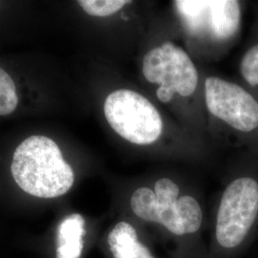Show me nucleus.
I'll return each mask as SVG.
<instances>
[{
    "label": "nucleus",
    "instance_id": "obj_1",
    "mask_svg": "<svg viewBox=\"0 0 258 258\" xmlns=\"http://www.w3.org/2000/svg\"><path fill=\"white\" fill-rule=\"evenodd\" d=\"M11 172L23 191L39 198L61 196L74 184V171L57 145L41 135L29 137L17 148Z\"/></svg>",
    "mask_w": 258,
    "mask_h": 258
},
{
    "label": "nucleus",
    "instance_id": "obj_2",
    "mask_svg": "<svg viewBox=\"0 0 258 258\" xmlns=\"http://www.w3.org/2000/svg\"><path fill=\"white\" fill-rule=\"evenodd\" d=\"M178 185L167 178L158 180L154 191L140 187L131 196L130 205L139 218L162 224L176 235L196 232L200 229L203 213L194 197L178 198Z\"/></svg>",
    "mask_w": 258,
    "mask_h": 258
},
{
    "label": "nucleus",
    "instance_id": "obj_3",
    "mask_svg": "<svg viewBox=\"0 0 258 258\" xmlns=\"http://www.w3.org/2000/svg\"><path fill=\"white\" fill-rule=\"evenodd\" d=\"M258 219V182L240 177L224 191L217 214L216 239L224 249L241 247Z\"/></svg>",
    "mask_w": 258,
    "mask_h": 258
},
{
    "label": "nucleus",
    "instance_id": "obj_4",
    "mask_svg": "<svg viewBox=\"0 0 258 258\" xmlns=\"http://www.w3.org/2000/svg\"><path fill=\"white\" fill-rule=\"evenodd\" d=\"M104 115L113 130L132 144L150 145L163 131V120L153 104L128 89L111 93L104 102Z\"/></svg>",
    "mask_w": 258,
    "mask_h": 258
},
{
    "label": "nucleus",
    "instance_id": "obj_5",
    "mask_svg": "<svg viewBox=\"0 0 258 258\" xmlns=\"http://www.w3.org/2000/svg\"><path fill=\"white\" fill-rule=\"evenodd\" d=\"M143 73L149 83H158L157 97L169 102L175 93L183 97L194 94L198 73L190 57L182 48L166 42L149 51L143 61Z\"/></svg>",
    "mask_w": 258,
    "mask_h": 258
},
{
    "label": "nucleus",
    "instance_id": "obj_6",
    "mask_svg": "<svg viewBox=\"0 0 258 258\" xmlns=\"http://www.w3.org/2000/svg\"><path fill=\"white\" fill-rule=\"evenodd\" d=\"M174 3L184 26L194 35L225 40L232 37L239 27L237 1L184 0Z\"/></svg>",
    "mask_w": 258,
    "mask_h": 258
},
{
    "label": "nucleus",
    "instance_id": "obj_7",
    "mask_svg": "<svg viewBox=\"0 0 258 258\" xmlns=\"http://www.w3.org/2000/svg\"><path fill=\"white\" fill-rule=\"evenodd\" d=\"M206 102L212 115L232 128L250 132L258 127V102L239 85L209 78L205 83Z\"/></svg>",
    "mask_w": 258,
    "mask_h": 258
},
{
    "label": "nucleus",
    "instance_id": "obj_8",
    "mask_svg": "<svg viewBox=\"0 0 258 258\" xmlns=\"http://www.w3.org/2000/svg\"><path fill=\"white\" fill-rule=\"evenodd\" d=\"M85 235V220L73 213L61 221L57 229L55 258H81Z\"/></svg>",
    "mask_w": 258,
    "mask_h": 258
},
{
    "label": "nucleus",
    "instance_id": "obj_9",
    "mask_svg": "<svg viewBox=\"0 0 258 258\" xmlns=\"http://www.w3.org/2000/svg\"><path fill=\"white\" fill-rule=\"evenodd\" d=\"M107 243L113 258H155L139 241L135 228L127 222H120L112 229Z\"/></svg>",
    "mask_w": 258,
    "mask_h": 258
},
{
    "label": "nucleus",
    "instance_id": "obj_10",
    "mask_svg": "<svg viewBox=\"0 0 258 258\" xmlns=\"http://www.w3.org/2000/svg\"><path fill=\"white\" fill-rule=\"evenodd\" d=\"M19 103L17 87L10 75L0 67V116L16 110Z\"/></svg>",
    "mask_w": 258,
    "mask_h": 258
},
{
    "label": "nucleus",
    "instance_id": "obj_11",
    "mask_svg": "<svg viewBox=\"0 0 258 258\" xmlns=\"http://www.w3.org/2000/svg\"><path fill=\"white\" fill-rule=\"evenodd\" d=\"M80 6L85 13L93 17H108L119 10L130 1L124 0H80Z\"/></svg>",
    "mask_w": 258,
    "mask_h": 258
},
{
    "label": "nucleus",
    "instance_id": "obj_12",
    "mask_svg": "<svg viewBox=\"0 0 258 258\" xmlns=\"http://www.w3.org/2000/svg\"><path fill=\"white\" fill-rule=\"evenodd\" d=\"M240 71L249 85H258V44L245 54L240 63Z\"/></svg>",
    "mask_w": 258,
    "mask_h": 258
}]
</instances>
